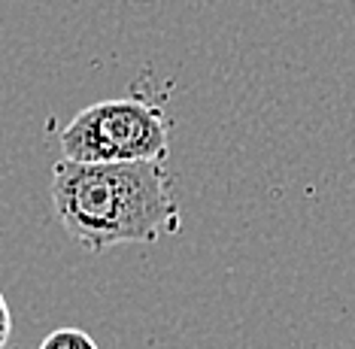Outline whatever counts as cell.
<instances>
[{
  "instance_id": "1",
  "label": "cell",
  "mask_w": 355,
  "mask_h": 349,
  "mask_svg": "<svg viewBox=\"0 0 355 349\" xmlns=\"http://www.w3.org/2000/svg\"><path fill=\"white\" fill-rule=\"evenodd\" d=\"M52 207L64 231L94 255L122 243H155L182 225L164 161L61 158L52 167Z\"/></svg>"
},
{
  "instance_id": "2",
  "label": "cell",
  "mask_w": 355,
  "mask_h": 349,
  "mask_svg": "<svg viewBox=\"0 0 355 349\" xmlns=\"http://www.w3.org/2000/svg\"><path fill=\"white\" fill-rule=\"evenodd\" d=\"M61 155L83 164L167 161L171 128L158 107L137 97L101 101L79 110L61 131Z\"/></svg>"
},
{
  "instance_id": "3",
  "label": "cell",
  "mask_w": 355,
  "mask_h": 349,
  "mask_svg": "<svg viewBox=\"0 0 355 349\" xmlns=\"http://www.w3.org/2000/svg\"><path fill=\"white\" fill-rule=\"evenodd\" d=\"M40 349H101V346L83 328H55L52 334L43 337Z\"/></svg>"
},
{
  "instance_id": "4",
  "label": "cell",
  "mask_w": 355,
  "mask_h": 349,
  "mask_svg": "<svg viewBox=\"0 0 355 349\" xmlns=\"http://www.w3.org/2000/svg\"><path fill=\"white\" fill-rule=\"evenodd\" d=\"M10 337H12V313H10V307H6L3 291H0V349L10 343Z\"/></svg>"
}]
</instances>
